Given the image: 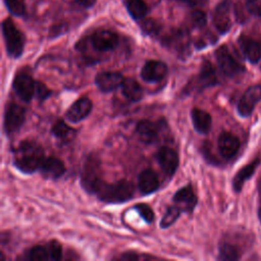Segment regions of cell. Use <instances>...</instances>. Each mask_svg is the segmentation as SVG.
Segmentation results:
<instances>
[{
	"label": "cell",
	"mask_w": 261,
	"mask_h": 261,
	"mask_svg": "<svg viewBox=\"0 0 261 261\" xmlns=\"http://www.w3.org/2000/svg\"><path fill=\"white\" fill-rule=\"evenodd\" d=\"M45 153L42 146L35 140L21 141L13 151V166L22 173L31 174L39 171Z\"/></svg>",
	"instance_id": "cell-1"
},
{
	"label": "cell",
	"mask_w": 261,
	"mask_h": 261,
	"mask_svg": "<svg viewBox=\"0 0 261 261\" xmlns=\"http://www.w3.org/2000/svg\"><path fill=\"white\" fill-rule=\"evenodd\" d=\"M134 191L133 182L126 179H119L111 184L103 181L95 195L103 203L120 204L133 199Z\"/></svg>",
	"instance_id": "cell-2"
},
{
	"label": "cell",
	"mask_w": 261,
	"mask_h": 261,
	"mask_svg": "<svg viewBox=\"0 0 261 261\" xmlns=\"http://www.w3.org/2000/svg\"><path fill=\"white\" fill-rule=\"evenodd\" d=\"M103 181L100 157L96 153H91L82 166L81 186L89 195H95Z\"/></svg>",
	"instance_id": "cell-3"
},
{
	"label": "cell",
	"mask_w": 261,
	"mask_h": 261,
	"mask_svg": "<svg viewBox=\"0 0 261 261\" xmlns=\"http://www.w3.org/2000/svg\"><path fill=\"white\" fill-rule=\"evenodd\" d=\"M2 34L7 55L11 58H18L23 53L25 39L17 29L12 19L6 18L2 22Z\"/></svg>",
	"instance_id": "cell-4"
},
{
	"label": "cell",
	"mask_w": 261,
	"mask_h": 261,
	"mask_svg": "<svg viewBox=\"0 0 261 261\" xmlns=\"http://www.w3.org/2000/svg\"><path fill=\"white\" fill-rule=\"evenodd\" d=\"M25 120V109L14 103L9 102L5 106L3 116V130L6 136H12L17 133Z\"/></svg>",
	"instance_id": "cell-5"
},
{
	"label": "cell",
	"mask_w": 261,
	"mask_h": 261,
	"mask_svg": "<svg viewBox=\"0 0 261 261\" xmlns=\"http://www.w3.org/2000/svg\"><path fill=\"white\" fill-rule=\"evenodd\" d=\"M12 89L20 100L27 103L31 102L35 97L36 81L30 73L19 71L12 80Z\"/></svg>",
	"instance_id": "cell-6"
},
{
	"label": "cell",
	"mask_w": 261,
	"mask_h": 261,
	"mask_svg": "<svg viewBox=\"0 0 261 261\" xmlns=\"http://www.w3.org/2000/svg\"><path fill=\"white\" fill-rule=\"evenodd\" d=\"M215 57L220 70L228 77L236 76L244 70V67L236 60L226 46H220L215 51Z\"/></svg>",
	"instance_id": "cell-7"
},
{
	"label": "cell",
	"mask_w": 261,
	"mask_h": 261,
	"mask_svg": "<svg viewBox=\"0 0 261 261\" xmlns=\"http://www.w3.org/2000/svg\"><path fill=\"white\" fill-rule=\"evenodd\" d=\"M90 42L94 50L98 52H108L114 50L119 42L118 35L110 30H98L92 34Z\"/></svg>",
	"instance_id": "cell-8"
},
{
	"label": "cell",
	"mask_w": 261,
	"mask_h": 261,
	"mask_svg": "<svg viewBox=\"0 0 261 261\" xmlns=\"http://www.w3.org/2000/svg\"><path fill=\"white\" fill-rule=\"evenodd\" d=\"M156 160L168 177L173 176L179 164V158L174 149L167 146L160 147L156 152Z\"/></svg>",
	"instance_id": "cell-9"
},
{
	"label": "cell",
	"mask_w": 261,
	"mask_h": 261,
	"mask_svg": "<svg viewBox=\"0 0 261 261\" xmlns=\"http://www.w3.org/2000/svg\"><path fill=\"white\" fill-rule=\"evenodd\" d=\"M93 110V102L89 97H81L74 101L65 111V118L69 122L77 123L86 119Z\"/></svg>",
	"instance_id": "cell-10"
},
{
	"label": "cell",
	"mask_w": 261,
	"mask_h": 261,
	"mask_svg": "<svg viewBox=\"0 0 261 261\" xmlns=\"http://www.w3.org/2000/svg\"><path fill=\"white\" fill-rule=\"evenodd\" d=\"M172 202L176 206H178L184 212L192 213L198 202L193 186L191 184H188L178 189L172 197Z\"/></svg>",
	"instance_id": "cell-11"
},
{
	"label": "cell",
	"mask_w": 261,
	"mask_h": 261,
	"mask_svg": "<svg viewBox=\"0 0 261 261\" xmlns=\"http://www.w3.org/2000/svg\"><path fill=\"white\" fill-rule=\"evenodd\" d=\"M261 100V86L254 85L249 87L243 96L241 97L239 103H238V112L241 116L247 117L249 116L256 103H258Z\"/></svg>",
	"instance_id": "cell-12"
},
{
	"label": "cell",
	"mask_w": 261,
	"mask_h": 261,
	"mask_svg": "<svg viewBox=\"0 0 261 261\" xmlns=\"http://www.w3.org/2000/svg\"><path fill=\"white\" fill-rule=\"evenodd\" d=\"M168 72L165 62L160 60H148L141 69V77L147 83H156L163 80Z\"/></svg>",
	"instance_id": "cell-13"
},
{
	"label": "cell",
	"mask_w": 261,
	"mask_h": 261,
	"mask_svg": "<svg viewBox=\"0 0 261 261\" xmlns=\"http://www.w3.org/2000/svg\"><path fill=\"white\" fill-rule=\"evenodd\" d=\"M123 81L124 77L119 71H102L95 76V85L103 93H110L121 88Z\"/></svg>",
	"instance_id": "cell-14"
},
{
	"label": "cell",
	"mask_w": 261,
	"mask_h": 261,
	"mask_svg": "<svg viewBox=\"0 0 261 261\" xmlns=\"http://www.w3.org/2000/svg\"><path fill=\"white\" fill-rule=\"evenodd\" d=\"M136 133L141 142L146 145L155 144L159 140L160 123L149 119H142L136 124Z\"/></svg>",
	"instance_id": "cell-15"
},
{
	"label": "cell",
	"mask_w": 261,
	"mask_h": 261,
	"mask_svg": "<svg viewBox=\"0 0 261 261\" xmlns=\"http://www.w3.org/2000/svg\"><path fill=\"white\" fill-rule=\"evenodd\" d=\"M230 1L222 0L215 8L213 12V23L216 30L220 34H225L230 30L231 17H230Z\"/></svg>",
	"instance_id": "cell-16"
},
{
	"label": "cell",
	"mask_w": 261,
	"mask_h": 261,
	"mask_svg": "<svg viewBox=\"0 0 261 261\" xmlns=\"http://www.w3.org/2000/svg\"><path fill=\"white\" fill-rule=\"evenodd\" d=\"M39 171L47 179H57L65 173L66 168L61 159L49 156L44 159Z\"/></svg>",
	"instance_id": "cell-17"
},
{
	"label": "cell",
	"mask_w": 261,
	"mask_h": 261,
	"mask_svg": "<svg viewBox=\"0 0 261 261\" xmlns=\"http://www.w3.org/2000/svg\"><path fill=\"white\" fill-rule=\"evenodd\" d=\"M217 146L220 155L224 159H231L240 149V141L234 135L223 132L218 137Z\"/></svg>",
	"instance_id": "cell-18"
},
{
	"label": "cell",
	"mask_w": 261,
	"mask_h": 261,
	"mask_svg": "<svg viewBox=\"0 0 261 261\" xmlns=\"http://www.w3.org/2000/svg\"><path fill=\"white\" fill-rule=\"evenodd\" d=\"M160 182L157 173L151 169H143L138 176V188L142 195H150L159 189Z\"/></svg>",
	"instance_id": "cell-19"
},
{
	"label": "cell",
	"mask_w": 261,
	"mask_h": 261,
	"mask_svg": "<svg viewBox=\"0 0 261 261\" xmlns=\"http://www.w3.org/2000/svg\"><path fill=\"white\" fill-rule=\"evenodd\" d=\"M217 84L218 79L213 65L208 60H204L196 77V88L203 90L209 87H213Z\"/></svg>",
	"instance_id": "cell-20"
},
{
	"label": "cell",
	"mask_w": 261,
	"mask_h": 261,
	"mask_svg": "<svg viewBox=\"0 0 261 261\" xmlns=\"http://www.w3.org/2000/svg\"><path fill=\"white\" fill-rule=\"evenodd\" d=\"M191 118L193 126L197 133L206 135L210 132L212 126V117L207 111L194 107L191 110Z\"/></svg>",
	"instance_id": "cell-21"
},
{
	"label": "cell",
	"mask_w": 261,
	"mask_h": 261,
	"mask_svg": "<svg viewBox=\"0 0 261 261\" xmlns=\"http://www.w3.org/2000/svg\"><path fill=\"white\" fill-rule=\"evenodd\" d=\"M239 44L244 55L251 63H257L260 60L261 47L255 40L246 36H242L239 39Z\"/></svg>",
	"instance_id": "cell-22"
},
{
	"label": "cell",
	"mask_w": 261,
	"mask_h": 261,
	"mask_svg": "<svg viewBox=\"0 0 261 261\" xmlns=\"http://www.w3.org/2000/svg\"><path fill=\"white\" fill-rule=\"evenodd\" d=\"M121 93L130 102H139L144 96L143 88L133 77H124L121 85Z\"/></svg>",
	"instance_id": "cell-23"
},
{
	"label": "cell",
	"mask_w": 261,
	"mask_h": 261,
	"mask_svg": "<svg viewBox=\"0 0 261 261\" xmlns=\"http://www.w3.org/2000/svg\"><path fill=\"white\" fill-rule=\"evenodd\" d=\"M51 134L54 136V138H56L62 144H67L74 139L76 135V129L69 126L62 119H58L52 125Z\"/></svg>",
	"instance_id": "cell-24"
},
{
	"label": "cell",
	"mask_w": 261,
	"mask_h": 261,
	"mask_svg": "<svg viewBox=\"0 0 261 261\" xmlns=\"http://www.w3.org/2000/svg\"><path fill=\"white\" fill-rule=\"evenodd\" d=\"M259 162H260L259 159H255L254 161L245 165L243 168H241L238 171V173L234 175L232 179V188L236 192H240L245 181L248 180L254 174L256 167L259 165Z\"/></svg>",
	"instance_id": "cell-25"
},
{
	"label": "cell",
	"mask_w": 261,
	"mask_h": 261,
	"mask_svg": "<svg viewBox=\"0 0 261 261\" xmlns=\"http://www.w3.org/2000/svg\"><path fill=\"white\" fill-rule=\"evenodd\" d=\"M126 8L134 19H142L148 13V6L143 0H128Z\"/></svg>",
	"instance_id": "cell-26"
},
{
	"label": "cell",
	"mask_w": 261,
	"mask_h": 261,
	"mask_svg": "<svg viewBox=\"0 0 261 261\" xmlns=\"http://www.w3.org/2000/svg\"><path fill=\"white\" fill-rule=\"evenodd\" d=\"M182 212L184 211L175 204L173 206L167 207V209L164 212V215L162 216V218L160 220V223H159L160 227L165 229V228H168L169 226H171L178 219V217L180 216V214Z\"/></svg>",
	"instance_id": "cell-27"
},
{
	"label": "cell",
	"mask_w": 261,
	"mask_h": 261,
	"mask_svg": "<svg viewBox=\"0 0 261 261\" xmlns=\"http://www.w3.org/2000/svg\"><path fill=\"white\" fill-rule=\"evenodd\" d=\"M218 259L223 261H234L240 259V252L236 246L224 242L219 245Z\"/></svg>",
	"instance_id": "cell-28"
},
{
	"label": "cell",
	"mask_w": 261,
	"mask_h": 261,
	"mask_svg": "<svg viewBox=\"0 0 261 261\" xmlns=\"http://www.w3.org/2000/svg\"><path fill=\"white\" fill-rule=\"evenodd\" d=\"M28 259L31 261H46L50 260V255L47 246L36 245L28 252Z\"/></svg>",
	"instance_id": "cell-29"
},
{
	"label": "cell",
	"mask_w": 261,
	"mask_h": 261,
	"mask_svg": "<svg viewBox=\"0 0 261 261\" xmlns=\"http://www.w3.org/2000/svg\"><path fill=\"white\" fill-rule=\"evenodd\" d=\"M134 209L140 214V216L144 219L147 223H152L155 218V214L153 209L146 203H138L134 206Z\"/></svg>",
	"instance_id": "cell-30"
},
{
	"label": "cell",
	"mask_w": 261,
	"mask_h": 261,
	"mask_svg": "<svg viewBox=\"0 0 261 261\" xmlns=\"http://www.w3.org/2000/svg\"><path fill=\"white\" fill-rule=\"evenodd\" d=\"M47 248L50 255V260L59 261L62 258V246L56 240H51L47 244Z\"/></svg>",
	"instance_id": "cell-31"
},
{
	"label": "cell",
	"mask_w": 261,
	"mask_h": 261,
	"mask_svg": "<svg viewBox=\"0 0 261 261\" xmlns=\"http://www.w3.org/2000/svg\"><path fill=\"white\" fill-rule=\"evenodd\" d=\"M52 95V91L41 81H36V92L35 97L39 102H43Z\"/></svg>",
	"instance_id": "cell-32"
},
{
	"label": "cell",
	"mask_w": 261,
	"mask_h": 261,
	"mask_svg": "<svg viewBox=\"0 0 261 261\" xmlns=\"http://www.w3.org/2000/svg\"><path fill=\"white\" fill-rule=\"evenodd\" d=\"M7 9L9 10L10 13L16 15V16H20L24 13V4L21 0H4Z\"/></svg>",
	"instance_id": "cell-33"
},
{
	"label": "cell",
	"mask_w": 261,
	"mask_h": 261,
	"mask_svg": "<svg viewBox=\"0 0 261 261\" xmlns=\"http://www.w3.org/2000/svg\"><path fill=\"white\" fill-rule=\"evenodd\" d=\"M141 29L145 35L152 36V35H156L160 31V24L155 19L149 18V19H145L142 22Z\"/></svg>",
	"instance_id": "cell-34"
},
{
	"label": "cell",
	"mask_w": 261,
	"mask_h": 261,
	"mask_svg": "<svg viewBox=\"0 0 261 261\" xmlns=\"http://www.w3.org/2000/svg\"><path fill=\"white\" fill-rule=\"evenodd\" d=\"M191 21L194 28L201 29L206 25L207 22V16L206 13L202 10H195L191 14Z\"/></svg>",
	"instance_id": "cell-35"
},
{
	"label": "cell",
	"mask_w": 261,
	"mask_h": 261,
	"mask_svg": "<svg viewBox=\"0 0 261 261\" xmlns=\"http://www.w3.org/2000/svg\"><path fill=\"white\" fill-rule=\"evenodd\" d=\"M246 7L251 14L261 16V0H246Z\"/></svg>",
	"instance_id": "cell-36"
},
{
	"label": "cell",
	"mask_w": 261,
	"mask_h": 261,
	"mask_svg": "<svg viewBox=\"0 0 261 261\" xmlns=\"http://www.w3.org/2000/svg\"><path fill=\"white\" fill-rule=\"evenodd\" d=\"M142 258H154L153 256H148V255H140L134 252H125L123 254H121L117 259L119 260H138V259H142Z\"/></svg>",
	"instance_id": "cell-37"
},
{
	"label": "cell",
	"mask_w": 261,
	"mask_h": 261,
	"mask_svg": "<svg viewBox=\"0 0 261 261\" xmlns=\"http://www.w3.org/2000/svg\"><path fill=\"white\" fill-rule=\"evenodd\" d=\"M75 1L84 7H92L96 2V0H75Z\"/></svg>",
	"instance_id": "cell-38"
},
{
	"label": "cell",
	"mask_w": 261,
	"mask_h": 261,
	"mask_svg": "<svg viewBox=\"0 0 261 261\" xmlns=\"http://www.w3.org/2000/svg\"><path fill=\"white\" fill-rule=\"evenodd\" d=\"M178 1H184V2L190 3V4H192V5H194V4H197V3L201 2V0H178Z\"/></svg>",
	"instance_id": "cell-39"
}]
</instances>
